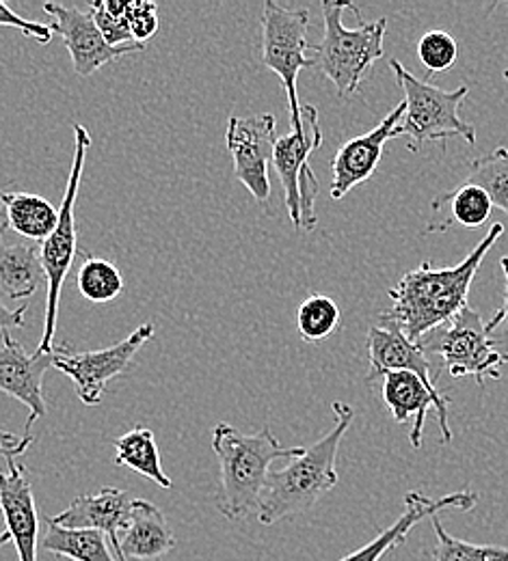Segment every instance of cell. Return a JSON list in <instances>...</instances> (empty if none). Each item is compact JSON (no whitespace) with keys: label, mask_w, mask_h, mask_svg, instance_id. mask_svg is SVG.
<instances>
[{"label":"cell","mask_w":508,"mask_h":561,"mask_svg":"<svg viewBox=\"0 0 508 561\" xmlns=\"http://www.w3.org/2000/svg\"><path fill=\"white\" fill-rule=\"evenodd\" d=\"M131 505H133V499L128 492L106 486L93 494L76 496L68 510H64L57 516H48V518L55 525L66 527V529L102 531L109 538L113 553L117 556V561H128L122 556L120 534L128 520Z\"/></svg>","instance_id":"cell-19"},{"label":"cell","mask_w":508,"mask_h":561,"mask_svg":"<svg viewBox=\"0 0 508 561\" xmlns=\"http://www.w3.org/2000/svg\"><path fill=\"white\" fill-rule=\"evenodd\" d=\"M505 80L508 82V70H505Z\"/></svg>","instance_id":"cell-39"},{"label":"cell","mask_w":508,"mask_h":561,"mask_svg":"<svg viewBox=\"0 0 508 561\" xmlns=\"http://www.w3.org/2000/svg\"><path fill=\"white\" fill-rule=\"evenodd\" d=\"M82 264L76 275V285L80 294L91 302H109L115 300L124 291V277L120 268L102 257H93L82 253Z\"/></svg>","instance_id":"cell-27"},{"label":"cell","mask_w":508,"mask_h":561,"mask_svg":"<svg viewBox=\"0 0 508 561\" xmlns=\"http://www.w3.org/2000/svg\"><path fill=\"white\" fill-rule=\"evenodd\" d=\"M0 26H11V28H18L20 33H24L26 37H35L39 44H50L53 42V26L50 24H37V22H31L18 13H13L4 2H0Z\"/></svg>","instance_id":"cell-34"},{"label":"cell","mask_w":508,"mask_h":561,"mask_svg":"<svg viewBox=\"0 0 508 561\" xmlns=\"http://www.w3.org/2000/svg\"><path fill=\"white\" fill-rule=\"evenodd\" d=\"M44 11L53 18V31L64 37L66 48L72 57L74 71L82 78L95 73L111 61L142 53L144 44H126V46H109L98 31L89 11H80L78 7H64L57 2H46Z\"/></svg>","instance_id":"cell-12"},{"label":"cell","mask_w":508,"mask_h":561,"mask_svg":"<svg viewBox=\"0 0 508 561\" xmlns=\"http://www.w3.org/2000/svg\"><path fill=\"white\" fill-rule=\"evenodd\" d=\"M418 344L427 354H437L452 378L470 376L478 387H483L485 380L503 378L500 367L505 360L494 351L481 313L470 305Z\"/></svg>","instance_id":"cell-8"},{"label":"cell","mask_w":508,"mask_h":561,"mask_svg":"<svg viewBox=\"0 0 508 561\" xmlns=\"http://www.w3.org/2000/svg\"><path fill=\"white\" fill-rule=\"evenodd\" d=\"M113 447H115V465L128 467L135 473L146 476L165 491L173 486L160 467L156 436L149 427H139V425L133 427L131 432L113 438Z\"/></svg>","instance_id":"cell-24"},{"label":"cell","mask_w":508,"mask_h":561,"mask_svg":"<svg viewBox=\"0 0 508 561\" xmlns=\"http://www.w3.org/2000/svg\"><path fill=\"white\" fill-rule=\"evenodd\" d=\"M74 139H76V149H74L72 169L68 178V186L64 193V202L59 208V220L53 233L42 242L39 255H42V266L46 273V316H44V335L39 342L37 352H53L55 348V333H57V318H59V300H61V289L66 277L70 273L76 255V199L84 173V160L87 151L91 147V137L89 130L80 124L74 126Z\"/></svg>","instance_id":"cell-6"},{"label":"cell","mask_w":508,"mask_h":561,"mask_svg":"<svg viewBox=\"0 0 508 561\" xmlns=\"http://www.w3.org/2000/svg\"><path fill=\"white\" fill-rule=\"evenodd\" d=\"M465 182L481 186L489 195L494 208H500L508 214L507 147H498L492 153H485V156L472 160Z\"/></svg>","instance_id":"cell-28"},{"label":"cell","mask_w":508,"mask_h":561,"mask_svg":"<svg viewBox=\"0 0 508 561\" xmlns=\"http://www.w3.org/2000/svg\"><path fill=\"white\" fill-rule=\"evenodd\" d=\"M396 82L405 93V115L394 128L396 137H407V147L420 151L427 142L463 139L467 145L476 142V130L461 117V106L470 95V87L461 84L454 91H443L436 84L416 78L400 61H390Z\"/></svg>","instance_id":"cell-5"},{"label":"cell","mask_w":508,"mask_h":561,"mask_svg":"<svg viewBox=\"0 0 508 561\" xmlns=\"http://www.w3.org/2000/svg\"><path fill=\"white\" fill-rule=\"evenodd\" d=\"M7 542H11V536H9L7 531H2V534H0V547H4Z\"/></svg>","instance_id":"cell-38"},{"label":"cell","mask_w":508,"mask_h":561,"mask_svg":"<svg viewBox=\"0 0 508 561\" xmlns=\"http://www.w3.org/2000/svg\"><path fill=\"white\" fill-rule=\"evenodd\" d=\"M323 130L318 111L312 104L301 106V126L280 137L273 149V167L284 186V204L296 229L312 231L318 222L314 202L318 180L309 169V156L320 149Z\"/></svg>","instance_id":"cell-7"},{"label":"cell","mask_w":508,"mask_h":561,"mask_svg":"<svg viewBox=\"0 0 508 561\" xmlns=\"http://www.w3.org/2000/svg\"><path fill=\"white\" fill-rule=\"evenodd\" d=\"M46 273L39 247L26 242H0V294L11 300L33 296Z\"/></svg>","instance_id":"cell-22"},{"label":"cell","mask_w":508,"mask_h":561,"mask_svg":"<svg viewBox=\"0 0 508 561\" xmlns=\"http://www.w3.org/2000/svg\"><path fill=\"white\" fill-rule=\"evenodd\" d=\"M342 311L331 296L312 294L296 307V333L305 344H318L338 333Z\"/></svg>","instance_id":"cell-26"},{"label":"cell","mask_w":508,"mask_h":561,"mask_svg":"<svg viewBox=\"0 0 508 561\" xmlns=\"http://www.w3.org/2000/svg\"><path fill=\"white\" fill-rule=\"evenodd\" d=\"M431 520H433L437 536L436 551H433L436 561H508V547L465 542L461 538L450 536L437 516Z\"/></svg>","instance_id":"cell-29"},{"label":"cell","mask_w":508,"mask_h":561,"mask_svg":"<svg viewBox=\"0 0 508 561\" xmlns=\"http://www.w3.org/2000/svg\"><path fill=\"white\" fill-rule=\"evenodd\" d=\"M151 337L154 327L147 322L104 351L74 352L68 344H61L53 348V367L70 376L76 396L84 407H98L104 400L106 385L133 367L135 356Z\"/></svg>","instance_id":"cell-10"},{"label":"cell","mask_w":508,"mask_h":561,"mask_svg":"<svg viewBox=\"0 0 508 561\" xmlns=\"http://www.w3.org/2000/svg\"><path fill=\"white\" fill-rule=\"evenodd\" d=\"M29 311V305H20L18 309H9L0 302V331L7 333L11 329L24 327V316Z\"/></svg>","instance_id":"cell-36"},{"label":"cell","mask_w":508,"mask_h":561,"mask_svg":"<svg viewBox=\"0 0 508 561\" xmlns=\"http://www.w3.org/2000/svg\"><path fill=\"white\" fill-rule=\"evenodd\" d=\"M478 503V494L474 491H456L439 496V499H431L429 494L420 491L407 492L405 496V512L400 514V518L387 527L385 531H381L372 542H368L362 549L353 551L351 556L342 558L340 561H379L385 553L398 549L409 531L422 523L425 518H433L441 510H472Z\"/></svg>","instance_id":"cell-18"},{"label":"cell","mask_w":508,"mask_h":561,"mask_svg":"<svg viewBox=\"0 0 508 561\" xmlns=\"http://www.w3.org/2000/svg\"><path fill=\"white\" fill-rule=\"evenodd\" d=\"M33 445V434H24L22 438L0 430V456L4 458H18L22 454H26V449Z\"/></svg>","instance_id":"cell-35"},{"label":"cell","mask_w":508,"mask_h":561,"mask_svg":"<svg viewBox=\"0 0 508 561\" xmlns=\"http://www.w3.org/2000/svg\"><path fill=\"white\" fill-rule=\"evenodd\" d=\"M503 273H505V305L498 309V313L487 322V333L494 351L503 356V360L508 363V255L500 260Z\"/></svg>","instance_id":"cell-33"},{"label":"cell","mask_w":508,"mask_h":561,"mask_svg":"<svg viewBox=\"0 0 508 561\" xmlns=\"http://www.w3.org/2000/svg\"><path fill=\"white\" fill-rule=\"evenodd\" d=\"M334 427L312 447H305L282 471H271L260 499L258 518L275 525L307 512L338 484V451L345 434L355 420V411L345 402H334Z\"/></svg>","instance_id":"cell-2"},{"label":"cell","mask_w":508,"mask_h":561,"mask_svg":"<svg viewBox=\"0 0 508 561\" xmlns=\"http://www.w3.org/2000/svg\"><path fill=\"white\" fill-rule=\"evenodd\" d=\"M9 471L0 473V512L4 516L7 534L15 545L20 561H37L39 518L26 467L7 458Z\"/></svg>","instance_id":"cell-17"},{"label":"cell","mask_w":508,"mask_h":561,"mask_svg":"<svg viewBox=\"0 0 508 561\" xmlns=\"http://www.w3.org/2000/svg\"><path fill=\"white\" fill-rule=\"evenodd\" d=\"M120 547L126 560H158L176 547V538L160 507L147 499H133L128 520L120 534Z\"/></svg>","instance_id":"cell-20"},{"label":"cell","mask_w":508,"mask_h":561,"mask_svg":"<svg viewBox=\"0 0 508 561\" xmlns=\"http://www.w3.org/2000/svg\"><path fill=\"white\" fill-rule=\"evenodd\" d=\"M503 233L505 222H494L467 257L452 268H433L427 260L420 268L405 273L390 289L392 307L379 313V320L398 327L403 335L416 344L450 322L470 305L472 280Z\"/></svg>","instance_id":"cell-1"},{"label":"cell","mask_w":508,"mask_h":561,"mask_svg":"<svg viewBox=\"0 0 508 561\" xmlns=\"http://www.w3.org/2000/svg\"><path fill=\"white\" fill-rule=\"evenodd\" d=\"M53 367V352L26 351L9 335L2 333L0 337V391L9 398L22 402L29 409V421L24 434H31L35 421L46 415V400H44V374Z\"/></svg>","instance_id":"cell-13"},{"label":"cell","mask_w":508,"mask_h":561,"mask_svg":"<svg viewBox=\"0 0 508 561\" xmlns=\"http://www.w3.org/2000/svg\"><path fill=\"white\" fill-rule=\"evenodd\" d=\"M431 208L436 216L443 210H448V214L441 216L439 220H429L425 233H443L454 225L465 229H478L489 220L494 204L481 186L463 182L454 191L436 197Z\"/></svg>","instance_id":"cell-21"},{"label":"cell","mask_w":508,"mask_h":561,"mask_svg":"<svg viewBox=\"0 0 508 561\" xmlns=\"http://www.w3.org/2000/svg\"><path fill=\"white\" fill-rule=\"evenodd\" d=\"M126 7L128 2L122 0H95L89 7V13L102 33L104 42L109 46H126V44H137L133 39L128 20H126Z\"/></svg>","instance_id":"cell-30"},{"label":"cell","mask_w":508,"mask_h":561,"mask_svg":"<svg viewBox=\"0 0 508 561\" xmlns=\"http://www.w3.org/2000/svg\"><path fill=\"white\" fill-rule=\"evenodd\" d=\"M325 18V33L318 44H309L312 68L320 71L340 93V98H353L362 89L365 71L374 66L383 53V39L387 31V20L379 18L374 22H362L358 28H347L342 24L345 11H355L353 2L325 0L320 4Z\"/></svg>","instance_id":"cell-4"},{"label":"cell","mask_w":508,"mask_h":561,"mask_svg":"<svg viewBox=\"0 0 508 561\" xmlns=\"http://www.w3.org/2000/svg\"><path fill=\"white\" fill-rule=\"evenodd\" d=\"M109 538L95 529H66L46 518L44 551L74 561H117L109 549Z\"/></svg>","instance_id":"cell-25"},{"label":"cell","mask_w":508,"mask_h":561,"mask_svg":"<svg viewBox=\"0 0 508 561\" xmlns=\"http://www.w3.org/2000/svg\"><path fill=\"white\" fill-rule=\"evenodd\" d=\"M213 449L221 467L218 512L229 520H240L258 514L271 465L282 458H296L305 447H284L269 425L258 434H245L229 423H217Z\"/></svg>","instance_id":"cell-3"},{"label":"cell","mask_w":508,"mask_h":561,"mask_svg":"<svg viewBox=\"0 0 508 561\" xmlns=\"http://www.w3.org/2000/svg\"><path fill=\"white\" fill-rule=\"evenodd\" d=\"M0 204L7 211L9 229H13L18 236L26 240L44 242L57 227L59 210L53 208V204L39 195L20 193V191L15 193L0 191Z\"/></svg>","instance_id":"cell-23"},{"label":"cell","mask_w":508,"mask_h":561,"mask_svg":"<svg viewBox=\"0 0 508 561\" xmlns=\"http://www.w3.org/2000/svg\"><path fill=\"white\" fill-rule=\"evenodd\" d=\"M7 229H9V222H7V211H4V206L0 204V238L7 233Z\"/></svg>","instance_id":"cell-37"},{"label":"cell","mask_w":508,"mask_h":561,"mask_svg":"<svg viewBox=\"0 0 508 561\" xmlns=\"http://www.w3.org/2000/svg\"><path fill=\"white\" fill-rule=\"evenodd\" d=\"M381 396L396 423H407V421L414 420L411 436H409L414 449H422L425 421H427L431 409L437 411L443 443L452 440V430H450V421H448V398L431 393L418 376H414L409 371L385 374Z\"/></svg>","instance_id":"cell-15"},{"label":"cell","mask_w":508,"mask_h":561,"mask_svg":"<svg viewBox=\"0 0 508 561\" xmlns=\"http://www.w3.org/2000/svg\"><path fill=\"white\" fill-rule=\"evenodd\" d=\"M275 115L229 117L225 130V145L234 162L236 180L253 195L260 206H269L271 180L269 164L273 162V149L278 142Z\"/></svg>","instance_id":"cell-11"},{"label":"cell","mask_w":508,"mask_h":561,"mask_svg":"<svg viewBox=\"0 0 508 561\" xmlns=\"http://www.w3.org/2000/svg\"><path fill=\"white\" fill-rule=\"evenodd\" d=\"M405 115V102H400L398 106L392 108V113L370 133H365L362 137L347 140L334 156L331 160V199H342L345 195H349L355 186H360L363 182H368L381 160H383V149L385 142L394 139V128L400 124Z\"/></svg>","instance_id":"cell-14"},{"label":"cell","mask_w":508,"mask_h":561,"mask_svg":"<svg viewBox=\"0 0 508 561\" xmlns=\"http://www.w3.org/2000/svg\"><path fill=\"white\" fill-rule=\"evenodd\" d=\"M126 20H128L133 39L146 46L147 39H151L158 31V7L149 0H133L126 7Z\"/></svg>","instance_id":"cell-32"},{"label":"cell","mask_w":508,"mask_h":561,"mask_svg":"<svg viewBox=\"0 0 508 561\" xmlns=\"http://www.w3.org/2000/svg\"><path fill=\"white\" fill-rule=\"evenodd\" d=\"M418 59L429 76L450 70L459 59V44L448 31H429L418 42Z\"/></svg>","instance_id":"cell-31"},{"label":"cell","mask_w":508,"mask_h":561,"mask_svg":"<svg viewBox=\"0 0 508 561\" xmlns=\"http://www.w3.org/2000/svg\"><path fill=\"white\" fill-rule=\"evenodd\" d=\"M307 28L309 11L289 9L273 0L264 2L262 11V66L278 73L286 89L292 130L301 126V104H298V71L312 68L307 57Z\"/></svg>","instance_id":"cell-9"},{"label":"cell","mask_w":508,"mask_h":561,"mask_svg":"<svg viewBox=\"0 0 508 561\" xmlns=\"http://www.w3.org/2000/svg\"><path fill=\"white\" fill-rule=\"evenodd\" d=\"M365 344L370 358V371L365 374L368 382H374L392 371H409L418 376L431 393L441 396L437 391L436 374L427 352L422 351L420 344L407 340L398 327L379 320V324L368 331Z\"/></svg>","instance_id":"cell-16"}]
</instances>
